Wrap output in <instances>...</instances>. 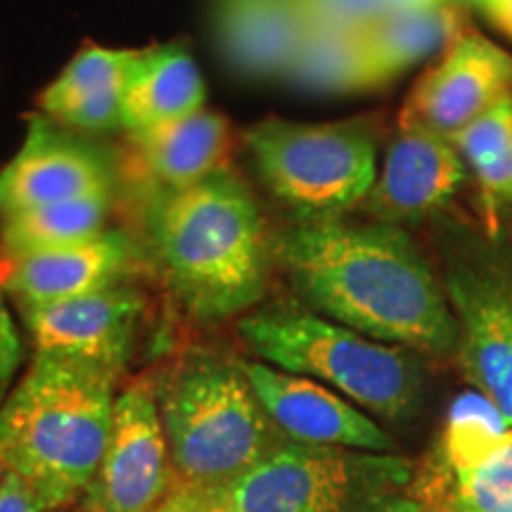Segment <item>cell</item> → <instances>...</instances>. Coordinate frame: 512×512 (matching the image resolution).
<instances>
[{
	"mask_svg": "<svg viewBox=\"0 0 512 512\" xmlns=\"http://www.w3.org/2000/svg\"><path fill=\"white\" fill-rule=\"evenodd\" d=\"M114 185L117 162L107 147L38 112L29 119L19 152L0 169V219L43 204L114 192Z\"/></svg>",
	"mask_w": 512,
	"mask_h": 512,
	"instance_id": "cell-10",
	"label": "cell"
},
{
	"mask_svg": "<svg viewBox=\"0 0 512 512\" xmlns=\"http://www.w3.org/2000/svg\"><path fill=\"white\" fill-rule=\"evenodd\" d=\"M157 512H226L209 491L176 484Z\"/></svg>",
	"mask_w": 512,
	"mask_h": 512,
	"instance_id": "cell-29",
	"label": "cell"
},
{
	"mask_svg": "<svg viewBox=\"0 0 512 512\" xmlns=\"http://www.w3.org/2000/svg\"><path fill=\"white\" fill-rule=\"evenodd\" d=\"M245 370L261 406L285 439L311 446L396 453L394 437L373 415L325 384L261 361H245Z\"/></svg>",
	"mask_w": 512,
	"mask_h": 512,
	"instance_id": "cell-13",
	"label": "cell"
},
{
	"mask_svg": "<svg viewBox=\"0 0 512 512\" xmlns=\"http://www.w3.org/2000/svg\"><path fill=\"white\" fill-rule=\"evenodd\" d=\"M448 138L484 195L512 204V98Z\"/></svg>",
	"mask_w": 512,
	"mask_h": 512,
	"instance_id": "cell-23",
	"label": "cell"
},
{
	"mask_svg": "<svg viewBox=\"0 0 512 512\" xmlns=\"http://www.w3.org/2000/svg\"><path fill=\"white\" fill-rule=\"evenodd\" d=\"M512 98V55L467 27L420 76L399 124L453 136Z\"/></svg>",
	"mask_w": 512,
	"mask_h": 512,
	"instance_id": "cell-11",
	"label": "cell"
},
{
	"mask_svg": "<svg viewBox=\"0 0 512 512\" xmlns=\"http://www.w3.org/2000/svg\"><path fill=\"white\" fill-rule=\"evenodd\" d=\"M226 512H427L422 472L401 453L283 439L252 470L209 491Z\"/></svg>",
	"mask_w": 512,
	"mask_h": 512,
	"instance_id": "cell-6",
	"label": "cell"
},
{
	"mask_svg": "<svg viewBox=\"0 0 512 512\" xmlns=\"http://www.w3.org/2000/svg\"><path fill=\"white\" fill-rule=\"evenodd\" d=\"M0 512H48L41 498L17 472L5 470L0 477Z\"/></svg>",
	"mask_w": 512,
	"mask_h": 512,
	"instance_id": "cell-28",
	"label": "cell"
},
{
	"mask_svg": "<svg viewBox=\"0 0 512 512\" xmlns=\"http://www.w3.org/2000/svg\"><path fill=\"white\" fill-rule=\"evenodd\" d=\"M273 259L299 304L318 316L415 354H456L446 290L406 228L342 216L292 221L273 233Z\"/></svg>",
	"mask_w": 512,
	"mask_h": 512,
	"instance_id": "cell-1",
	"label": "cell"
},
{
	"mask_svg": "<svg viewBox=\"0 0 512 512\" xmlns=\"http://www.w3.org/2000/svg\"><path fill=\"white\" fill-rule=\"evenodd\" d=\"M138 50L86 46L43 91L41 114L83 136L124 131V93Z\"/></svg>",
	"mask_w": 512,
	"mask_h": 512,
	"instance_id": "cell-16",
	"label": "cell"
},
{
	"mask_svg": "<svg viewBox=\"0 0 512 512\" xmlns=\"http://www.w3.org/2000/svg\"><path fill=\"white\" fill-rule=\"evenodd\" d=\"M143 221L166 290L190 318L221 323L264 299L273 233L233 169L223 166L181 190H150Z\"/></svg>",
	"mask_w": 512,
	"mask_h": 512,
	"instance_id": "cell-2",
	"label": "cell"
},
{
	"mask_svg": "<svg viewBox=\"0 0 512 512\" xmlns=\"http://www.w3.org/2000/svg\"><path fill=\"white\" fill-rule=\"evenodd\" d=\"M155 512H157V510H155Z\"/></svg>",
	"mask_w": 512,
	"mask_h": 512,
	"instance_id": "cell-34",
	"label": "cell"
},
{
	"mask_svg": "<svg viewBox=\"0 0 512 512\" xmlns=\"http://www.w3.org/2000/svg\"><path fill=\"white\" fill-rule=\"evenodd\" d=\"M482 10L486 19L512 41V0H489Z\"/></svg>",
	"mask_w": 512,
	"mask_h": 512,
	"instance_id": "cell-30",
	"label": "cell"
},
{
	"mask_svg": "<svg viewBox=\"0 0 512 512\" xmlns=\"http://www.w3.org/2000/svg\"><path fill=\"white\" fill-rule=\"evenodd\" d=\"M508 422L484 394H460L451 403L444 432L439 439V465L446 475L477 460L498 437L508 432Z\"/></svg>",
	"mask_w": 512,
	"mask_h": 512,
	"instance_id": "cell-24",
	"label": "cell"
},
{
	"mask_svg": "<svg viewBox=\"0 0 512 512\" xmlns=\"http://www.w3.org/2000/svg\"><path fill=\"white\" fill-rule=\"evenodd\" d=\"M467 164L451 138L399 124L363 207L373 221L401 226L437 214L467 181Z\"/></svg>",
	"mask_w": 512,
	"mask_h": 512,
	"instance_id": "cell-14",
	"label": "cell"
},
{
	"mask_svg": "<svg viewBox=\"0 0 512 512\" xmlns=\"http://www.w3.org/2000/svg\"><path fill=\"white\" fill-rule=\"evenodd\" d=\"M145 309V294L133 283H121L19 311L34 354L83 363L119 380L136 354Z\"/></svg>",
	"mask_w": 512,
	"mask_h": 512,
	"instance_id": "cell-9",
	"label": "cell"
},
{
	"mask_svg": "<svg viewBox=\"0 0 512 512\" xmlns=\"http://www.w3.org/2000/svg\"><path fill=\"white\" fill-rule=\"evenodd\" d=\"M214 29L235 72L285 79L311 27L297 0H216Z\"/></svg>",
	"mask_w": 512,
	"mask_h": 512,
	"instance_id": "cell-17",
	"label": "cell"
},
{
	"mask_svg": "<svg viewBox=\"0 0 512 512\" xmlns=\"http://www.w3.org/2000/svg\"><path fill=\"white\" fill-rule=\"evenodd\" d=\"M136 264L138 247L131 235L107 228L76 245L10 256L0 290L8 292L19 309H27L131 283L128 275Z\"/></svg>",
	"mask_w": 512,
	"mask_h": 512,
	"instance_id": "cell-15",
	"label": "cell"
},
{
	"mask_svg": "<svg viewBox=\"0 0 512 512\" xmlns=\"http://www.w3.org/2000/svg\"><path fill=\"white\" fill-rule=\"evenodd\" d=\"M24 363V342L0 290V408L17 384V373Z\"/></svg>",
	"mask_w": 512,
	"mask_h": 512,
	"instance_id": "cell-27",
	"label": "cell"
},
{
	"mask_svg": "<svg viewBox=\"0 0 512 512\" xmlns=\"http://www.w3.org/2000/svg\"><path fill=\"white\" fill-rule=\"evenodd\" d=\"M176 484L216 491L261 463L285 437L261 406L245 361L190 349L155 380Z\"/></svg>",
	"mask_w": 512,
	"mask_h": 512,
	"instance_id": "cell-4",
	"label": "cell"
},
{
	"mask_svg": "<svg viewBox=\"0 0 512 512\" xmlns=\"http://www.w3.org/2000/svg\"><path fill=\"white\" fill-rule=\"evenodd\" d=\"M311 29L366 31L387 17L382 0H297Z\"/></svg>",
	"mask_w": 512,
	"mask_h": 512,
	"instance_id": "cell-26",
	"label": "cell"
},
{
	"mask_svg": "<svg viewBox=\"0 0 512 512\" xmlns=\"http://www.w3.org/2000/svg\"><path fill=\"white\" fill-rule=\"evenodd\" d=\"M448 477L451 494L446 496L463 512H512V427Z\"/></svg>",
	"mask_w": 512,
	"mask_h": 512,
	"instance_id": "cell-25",
	"label": "cell"
},
{
	"mask_svg": "<svg viewBox=\"0 0 512 512\" xmlns=\"http://www.w3.org/2000/svg\"><path fill=\"white\" fill-rule=\"evenodd\" d=\"M133 164L150 190H181L223 169L228 124L214 112H197L169 124L128 133Z\"/></svg>",
	"mask_w": 512,
	"mask_h": 512,
	"instance_id": "cell-18",
	"label": "cell"
},
{
	"mask_svg": "<svg viewBox=\"0 0 512 512\" xmlns=\"http://www.w3.org/2000/svg\"><path fill=\"white\" fill-rule=\"evenodd\" d=\"M176 486L155 382L138 380L114 401L112 434L81 512H155Z\"/></svg>",
	"mask_w": 512,
	"mask_h": 512,
	"instance_id": "cell-8",
	"label": "cell"
},
{
	"mask_svg": "<svg viewBox=\"0 0 512 512\" xmlns=\"http://www.w3.org/2000/svg\"><path fill=\"white\" fill-rule=\"evenodd\" d=\"M245 143L259 181L294 221L339 219L366 202L377 178L375 133L363 121L266 119Z\"/></svg>",
	"mask_w": 512,
	"mask_h": 512,
	"instance_id": "cell-7",
	"label": "cell"
},
{
	"mask_svg": "<svg viewBox=\"0 0 512 512\" xmlns=\"http://www.w3.org/2000/svg\"><path fill=\"white\" fill-rule=\"evenodd\" d=\"M465 29L463 8L451 3L382 17L363 31L375 88L408 72L415 64L441 55Z\"/></svg>",
	"mask_w": 512,
	"mask_h": 512,
	"instance_id": "cell-20",
	"label": "cell"
},
{
	"mask_svg": "<svg viewBox=\"0 0 512 512\" xmlns=\"http://www.w3.org/2000/svg\"><path fill=\"white\" fill-rule=\"evenodd\" d=\"M256 361L309 377L387 422L418 413L425 368L415 351L375 342L304 304L256 306L238 323Z\"/></svg>",
	"mask_w": 512,
	"mask_h": 512,
	"instance_id": "cell-5",
	"label": "cell"
},
{
	"mask_svg": "<svg viewBox=\"0 0 512 512\" xmlns=\"http://www.w3.org/2000/svg\"><path fill=\"white\" fill-rule=\"evenodd\" d=\"M117 382L105 370L34 354L0 408V463L36 491L48 512L79 503L98 475Z\"/></svg>",
	"mask_w": 512,
	"mask_h": 512,
	"instance_id": "cell-3",
	"label": "cell"
},
{
	"mask_svg": "<svg viewBox=\"0 0 512 512\" xmlns=\"http://www.w3.org/2000/svg\"><path fill=\"white\" fill-rule=\"evenodd\" d=\"M427 512H463V510H460L458 505L453 503L448 496H437L430 503V510H427Z\"/></svg>",
	"mask_w": 512,
	"mask_h": 512,
	"instance_id": "cell-31",
	"label": "cell"
},
{
	"mask_svg": "<svg viewBox=\"0 0 512 512\" xmlns=\"http://www.w3.org/2000/svg\"><path fill=\"white\" fill-rule=\"evenodd\" d=\"M3 472H5V467H3V463H0V477H3Z\"/></svg>",
	"mask_w": 512,
	"mask_h": 512,
	"instance_id": "cell-33",
	"label": "cell"
},
{
	"mask_svg": "<svg viewBox=\"0 0 512 512\" xmlns=\"http://www.w3.org/2000/svg\"><path fill=\"white\" fill-rule=\"evenodd\" d=\"M285 79L320 95L375 91L363 31L309 29Z\"/></svg>",
	"mask_w": 512,
	"mask_h": 512,
	"instance_id": "cell-22",
	"label": "cell"
},
{
	"mask_svg": "<svg viewBox=\"0 0 512 512\" xmlns=\"http://www.w3.org/2000/svg\"><path fill=\"white\" fill-rule=\"evenodd\" d=\"M204 79L183 46L138 50L124 93V131L138 133L204 110Z\"/></svg>",
	"mask_w": 512,
	"mask_h": 512,
	"instance_id": "cell-19",
	"label": "cell"
},
{
	"mask_svg": "<svg viewBox=\"0 0 512 512\" xmlns=\"http://www.w3.org/2000/svg\"><path fill=\"white\" fill-rule=\"evenodd\" d=\"M446 297L458 325V363L512 427V280L484 266L451 268Z\"/></svg>",
	"mask_w": 512,
	"mask_h": 512,
	"instance_id": "cell-12",
	"label": "cell"
},
{
	"mask_svg": "<svg viewBox=\"0 0 512 512\" xmlns=\"http://www.w3.org/2000/svg\"><path fill=\"white\" fill-rule=\"evenodd\" d=\"M446 3H451V5H458V8H472V5H475V8L482 10L484 5L489 3V0H446Z\"/></svg>",
	"mask_w": 512,
	"mask_h": 512,
	"instance_id": "cell-32",
	"label": "cell"
},
{
	"mask_svg": "<svg viewBox=\"0 0 512 512\" xmlns=\"http://www.w3.org/2000/svg\"><path fill=\"white\" fill-rule=\"evenodd\" d=\"M112 192L43 204L0 219V245L10 256L50 252L91 240L107 230Z\"/></svg>",
	"mask_w": 512,
	"mask_h": 512,
	"instance_id": "cell-21",
	"label": "cell"
}]
</instances>
